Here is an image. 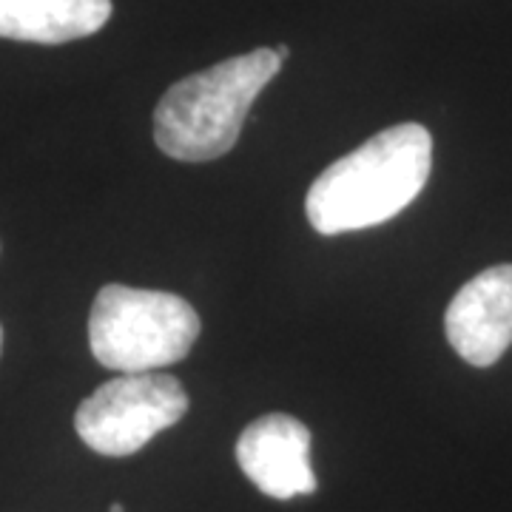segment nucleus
<instances>
[{
    "label": "nucleus",
    "instance_id": "f257e3e1",
    "mask_svg": "<svg viewBox=\"0 0 512 512\" xmlns=\"http://www.w3.org/2000/svg\"><path fill=\"white\" fill-rule=\"evenodd\" d=\"M430 171L433 137L427 128H384L313 180L305 200L308 220L325 237L382 225L419 197Z\"/></svg>",
    "mask_w": 512,
    "mask_h": 512
},
{
    "label": "nucleus",
    "instance_id": "f03ea898",
    "mask_svg": "<svg viewBox=\"0 0 512 512\" xmlns=\"http://www.w3.org/2000/svg\"><path fill=\"white\" fill-rule=\"evenodd\" d=\"M282 69L274 49L228 57L205 72L177 80L154 111V140L180 163H208L237 146L242 123Z\"/></svg>",
    "mask_w": 512,
    "mask_h": 512
},
{
    "label": "nucleus",
    "instance_id": "7ed1b4c3",
    "mask_svg": "<svg viewBox=\"0 0 512 512\" xmlns=\"http://www.w3.org/2000/svg\"><path fill=\"white\" fill-rule=\"evenodd\" d=\"M200 316L183 296L106 285L89 316L94 359L117 373H154L185 359L197 336Z\"/></svg>",
    "mask_w": 512,
    "mask_h": 512
},
{
    "label": "nucleus",
    "instance_id": "20e7f679",
    "mask_svg": "<svg viewBox=\"0 0 512 512\" xmlns=\"http://www.w3.org/2000/svg\"><path fill=\"white\" fill-rule=\"evenodd\" d=\"M188 413V393L165 373H123L100 384L74 413V430L86 447L111 458L134 456L157 433Z\"/></svg>",
    "mask_w": 512,
    "mask_h": 512
},
{
    "label": "nucleus",
    "instance_id": "39448f33",
    "mask_svg": "<svg viewBox=\"0 0 512 512\" xmlns=\"http://www.w3.org/2000/svg\"><path fill=\"white\" fill-rule=\"evenodd\" d=\"M237 461L256 490L276 501L316 493L311 467V430L288 413H268L251 421L237 439Z\"/></svg>",
    "mask_w": 512,
    "mask_h": 512
},
{
    "label": "nucleus",
    "instance_id": "423d86ee",
    "mask_svg": "<svg viewBox=\"0 0 512 512\" xmlns=\"http://www.w3.org/2000/svg\"><path fill=\"white\" fill-rule=\"evenodd\" d=\"M444 328L467 365H495L512 345V265H493L473 276L453 296Z\"/></svg>",
    "mask_w": 512,
    "mask_h": 512
},
{
    "label": "nucleus",
    "instance_id": "0eeeda50",
    "mask_svg": "<svg viewBox=\"0 0 512 512\" xmlns=\"http://www.w3.org/2000/svg\"><path fill=\"white\" fill-rule=\"evenodd\" d=\"M111 0H0V37L20 43H69L100 32Z\"/></svg>",
    "mask_w": 512,
    "mask_h": 512
},
{
    "label": "nucleus",
    "instance_id": "6e6552de",
    "mask_svg": "<svg viewBox=\"0 0 512 512\" xmlns=\"http://www.w3.org/2000/svg\"><path fill=\"white\" fill-rule=\"evenodd\" d=\"M274 52H276V57L282 60V63H285V60H288V55H291V49H288V46H276Z\"/></svg>",
    "mask_w": 512,
    "mask_h": 512
},
{
    "label": "nucleus",
    "instance_id": "1a4fd4ad",
    "mask_svg": "<svg viewBox=\"0 0 512 512\" xmlns=\"http://www.w3.org/2000/svg\"><path fill=\"white\" fill-rule=\"evenodd\" d=\"M111 512H126V507L123 504H111Z\"/></svg>",
    "mask_w": 512,
    "mask_h": 512
},
{
    "label": "nucleus",
    "instance_id": "9d476101",
    "mask_svg": "<svg viewBox=\"0 0 512 512\" xmlns=\"http://www.w3.org/2000/svg\"><path fill=\"white\" fill-rule=\"evenodd\" d=\"M0 350H3V328H0Z\"/></svg>",
    "mask_w": 512,
    "mask_h": 512
}]
</instances>
